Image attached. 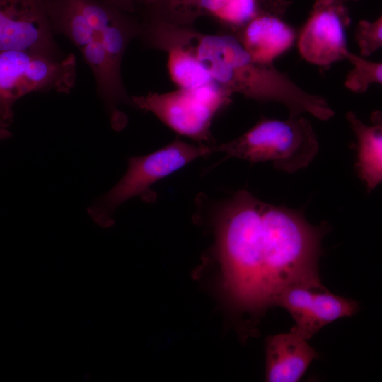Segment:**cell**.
Here are the masks:
<instances>
[{
	"mask_svg": "<svg viewBox=\"0 0 382 382\" xmlns=\"http://www.w3.org/2000/svg\"><path fill=\"white\" fill-rule=\"evenodd\" d=\"M232 95L212 81L195 88L132 96V100L134 108L153 113L176 133L209 145L214 142L210 132L213 119L230 104Z\"/></svg>",
	"mask_w": 382,
	"mask_h": 382,
	"instance_id": "cell-6",
	"label": "cell"
},
{
	"mask_svg": "<svg viewBox=\"0 0 382 382\" xmlns=\"http://www.w3.org/2000/svg\"><path fill=\"white\" fill-rule=\"evenodd\" d=\"M355 40L361 57H369L382 47V15L370 22L361 20L355 29Z\"/></svg>",
	"mask_w": 382,
	"mask_h": 382,
	"instance_id": "cell-17",
	"label": "cell"
},
{
	"mask_svg": "<svg viewBox=\"0 0 382 382\" xmlns=\"http://www.w3.org/2000/svg\"><path fill=\"white\" fill-rule=\"evenodd\" d=\"M285 0H214L209 16L220 25V30L235 34L257 16L272 12L282 15Z\"/></svg>",
	"mask_w": 382,
	"mask_h": 382,
	"instance_id": "cell-13",
	"label": "cell"
},
{
	"mask_svg": "<svg viewBox=\"0 0 382 382\" xmlns=\"http://www.w3.org/2000/svg\"><path fill=\"white\" fill-rule=\"evenodd\" d=\"M76 79V61L71 53L62 58L23 50L0 52V117L1 139L8 137L13 106L23 96L36 91L69 93Z\"/></svg>",
	"mask_w": 382,
	"mask_h": 382,
	"instance_id": "cell-5",
	"label": "cell"
},
{
	"mask_svg": "<svg viewBox=\"0 0 382 382\" xmlns=\"http://www.w3.org/2000/svg\"><path fill=\"white\" fill-rule=\"evenodd\" d=\"M342 0H315L308 18L298 36L301 56L309 63L328 66L347 59V28L350 23Z\"/></svg>",
	"mask_w": 382,
	"mask_h": 382,
	"instance_id": "cell-8",
	"label": "cell"
},
{
	"mask_svg": "<svg viewBox=\"0 0 382 382\" xmlns=\"http://www.w3.org/2000/svg\"><path fill=\"white\" fill-rule=\"evenodd\" d=\"M318 149L311 123L301 116L286 120L262 117L236 139L214 146V151L228 157L251 163L271 161L277 169L290 173L307 167Z\"/></svg>",
	"mask_w": 382,
	"mask_h": 382,
	"instance_id": "cell-3",
	"label": "cell"
},
{
	"mask_svg": "<svg viewBox=\"0 0 382 382\" xmlns=\"http://www.w3.org/2000/svg\"><path fill=\"white\" fill-rule=\"evenodd\" d=\"M166 0H134L136 13L140 18H146L156 14Z\"/></svg>",
	"mask_w": 382,
	"mask_h": 382,
	"instance_id": "cell-18",
	"label": "cell"
},
{
	"mask_svg": "<svg viewBox=\"0 0 382 382\" xmlns=\"http://www.w3.org/2000/svg\"><path fill=\"white\" fill-rule=\"evenodd\" d=\"M216 209L223 284L238 308L259 313L291 286H323L318 260L327 226H313L299 210L266 203L245 190Z\"/></svg>",
	"mask_w": 382,
	"mask_h": 382,
	"instance_id": "cell-1",
	"label": "cell"
},
{
	"mask_svg": "<svg viewBox=\"0 0 382 382\" xmlns=\"http://www.w3.org/2000/svg\"><path fill=\"white\" fill-rule=\"evenodd\" d=\"M277 306L286 309L294 320L291 331L307 340L326 325L359 311V304L353 299L332 294L324 286L304 284L286 289Z\"/></svg>",
	"mask_w": 382,
	"mask_h": 382,
	"instance_id": "cell-9",
	"label": "cell"
},
{
	"mask_svg": "<svg viewBox=\"0 0 382 382\" xmlns=\"http://www.w3.org/2000/svg\"><path fill=\"white\" fill-rule=\"evenodd\" d=\"M193 50L212 79L232 93L259 102L282 103L289 117L308 113L327 120L334 115L324 98L305 91L273 64L254 59L232 34L198 31Z\"/></svg>",
	"mask_w": 382,
	"mask_h": 382,
	"instance_id": "cell-2",
	"label": "cell"
},
{
	"mask_svg": "<svg viewBox=\"0 0 382 382\" xmlns=\"http://www.w3.org/2000/svg\"><path fill=\"white\" fill-rule=\"evenodd\" d=\"M214 146L191 144L175 139L149 154L129 158L125 175L110 190L88 207V214L98 226L111 228L115 222V212L120 204L135 197L146 202H155L156 194L151 190L154 183L212 154Z\"/></svg>",
	"mask_w": 382,
	"mask_h": 382,
	"instance_id": "cell-4",
	"label": "cell"
},
{
	"mask_svg": "<svg viewBox=\"0 0 382 382\" xmlns=\"http://www.w3.org/2000/svg\"><path fill=\"white\" fill-rule=\"evenodd\" d=\"M280 14L262 13L244 25L233 35L256 61L273 64L288 51L296 39L295 29Z\"/></svg>",
	"mask_w": 382,
	"mask_h": 382,
	"instance_id": "cell-10",
	"label": "cell"
},
{
	"mask_svg": "<svg viewBox=\"0 0 382 382\" xmlns=\"http://www.w3.org/2000/svg\"><path fill=\"white\" fill-rule=\"evenodd\" d=\"M318 357L307 340L290 330L266 341L265 379L269 382H297Z\"/></svg>",
	"mask_w": 382,
	"mask_h": 382,
	"instance_id": "cell-11",
	"label": "cell"
},
{
	"mask_svg": "<svg viewBox=\"0 0 382 382\" xmlns=\"http://www.w3.org/2000/svg\"><path fill=\"white\" fill-rule=\"evenodd\" d=\"M346 118L357 139L356 170L370 192L382 183V112H372L368 125L352 112Z\"/></svg>",
	"mask_w": 382,
	"mask_h": 382,
	"instance_id": "cell-12",
	"label": "cell"
},
{
	"mask_svg": "<svg viewBox=\"0 0 382 382\" xmlns=\"http://www.w3.org/2000/svg\"><path fill=\"white\" fill-rule=\"evenodd\" d=\"M47 0H0V50L65 57L54 40Z\"/></svg>",
	"mask_w": 382,
	"mask_h": 382,
	"instance_id": "cell-7",
	"label": "cell"
},
{
	"mask_svg": "<svg viewBox=\"0 0 382 382\" xmlns=\"http://www.w3.org/2000/svg\"><path fill=\"white\" fill-rule=\"evenodd\" d=\"M104 2L117 8L129 13H136V6L134 0H102Z\"/></svg>",
	"mask_w": 382,
	"mask_h": 382,
	"instance_id": "cell-19",
	"label": "cell"
},
{
	"mask_svg": "<svg viewBox=\"0 0 382 382\" xmlns=\"http://www.w3.org/2000/svg\"><path fill=\"white\" fill-rule=\"evenodd\" d=\"M346 60L352 64L345 80L348 89L363 93L373 83L382 84V62L367 60L351 52Z\"/></svg>",
	"mask_w": 382,
	"mask_h": 382,
	"instance_id": "cell-15",
	"label": "cell"
},
{
	"mask_svg": "<svg viewBox=\"0 0 382 382\" xmlns=\"http://www.w3.org/2000/svg\"><path fill=\"white\" fill-rule=\"evenodd\" d=\"M190 44L168 50V69L173 82L181 88H195L214 81Z\"/></svg>",
	"mask_w": 382,
	"mask_h": 382,
	"instance_id": "cell-14",
	"label": "cell"
},
{
	"mask_svg": "<svg viewBox=\"0 0 382 382\" xmlns=\"http://www.w3.org/2000/svg\"><path fill=\"white\" fill-rule=\"evenodd\" d=\"M199 2V0H166L156 14L147 18H160L179 25H193L201 17Z\"/></svg>",
	"mask_w": 382,
	"mask_h": 382,
	"instance_id": "cell-16",
	"label": "cell"
}]
</instances>
